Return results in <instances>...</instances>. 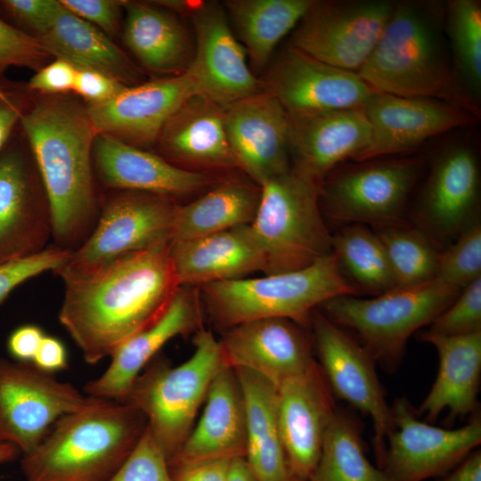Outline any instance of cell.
Returning a JSON list of instances; mask_svg holds the SVG:
<instances>
[{
  "label": "cell",
  "mask_w": 481,
  "mask_h": 481,
  "mask_svg": "<svg viewBox=\"0 0 481 481\" xmlns=\"http://www.w3.org/2000/svg\"><path fill=\"white\" fill-rule=\"evenodd\" d=\"M439 356L436 379L419 409L418 416L433 423L445 410L448 420L464 418L477 411L481 376V332L461 336L421 335Z\"/></svg>",
  "instance_id": "obj_28"
},
{
  "label": "cell",
  "mask_w": 481,
  "mask_h": 481,
  "mask_svg": "<svg viewBox=\"0 0 481 481\" xmlns=\"http://www.w3.org/2000/svg\"><path fill=\"white\" fill-rule=\"evenodd\" d=\"M52 232L47 199L39 195L17 144L0 153V263L44 249Z\"/></svg>",
  "instance_id": "obj_23"
},
{
  "label": "cell",
  "mask_w": 481,
  "mask_h": 481,
  "mask_svg": "<svg viewBox=\"0 0 481 481\" xmlns=\"http://www.w3.org/2000/svg\"><path fill=\"white\" fill-rule=\"evenodd\" d=\"M166 242L64 281L59 320L89 364L155 322L181 287Z\"/></svg>",
  "instance_id": "obj_1"
},
{
  "label": "cell",
  "mask_w": 481,
  "mask_h": 481,
  "mask_svg": "<svg viewBox=\"0 0 481 481\" xmlns=\"http://www.w3.org/2000/svg\"><path fill=\"white\" fill-rule=\"evenodd\" d=\"M277 387V420L289 466L308 481L336 413L333 394L319 364Z\"/></svg>",
  "instance_id": "obj_19"
},
{
  "label": "cell",
  "mask_w": 481,
  "mask_h": 481,
  "mask_svg": "<svg viewBox=\"0 0 481 481\" xmlns=\"http://www.w3.org/2000/svg\"><path fill=\"white\" fill-rule=\"evenodd\" d=\"M227 481H256L245 458L231 461Z\"/></svg>",
  "instance_id": "obj_54"
},
{
  "label": "cell",
  "mask_w": 481,
  "mask_h": 481,
  "mask_svg": "<svg viewBox=\"0 0 481 481\" xmlns=\"http://www.w3.org/2000/svg\"><path fill=\"white\" fill-rule=\"evenodd\" d=\"M200 325L198 295L191 287L181 286L155 322L133 335L114 351L106 371L85 385V393L121 403L137 376L166 343L175 337L197 331Z\"/></svg>",
  "instance_id": "obj_24"
},
{
  "label": "cell",
  "mask_w": 481,
  "mask_h": 481,
  "mask_svg": "<svg viewBox=\"0 0 481 481\" xmlns=\"http://www.w3.org/2000/svg\"><path fill=\"white\" fill-rule=\"evenodd\" d=\"M439 481H481V452H472Z\"/></svg>",
  "instance_id": "obj_53"
},
{
  "label": "cell",
  "mask_w": 481,
  "mask_h": 481,
  "mask_svg": "<svg viewBox=\"0 0 481 481\" xmlns=\"http://www.w3.org/2000/svg\"><path fill=\"white\" fill-rule=\"evenodd\" d=\"M443 11L436 3L395 4L374 50L356 73L375 92L437 99L478 117L477 105L450 68Z\"/></svg>",
  "instance_id": "obj_3"
},
{
  "label": "cell",
  "mask_w": 481,
  "mask_h": 481,
  "mask_svg": "<svg viewBox=\"0 0 481 481\" xmlns=\"http://www.w3.org/2000/svg\"><path fill=\"white\" fill-rule=\"evenodd\" d=\"M70 253V250L57 246L0 263V302L28 279L45 271L61 268L68 261Z\"/></svg>",
  "instance_id": "obj_43"
},
{
  "label": "cell",
  "mask_w": 481,
  "mask_h": 481,
  "mask_svg": "<svg viewBox=\"0 0 481 481\" xmlns=\"http://www.w3.org/2000/svg\"><path fill=\"white\" fill-rule=\"evenodd\" d=\"M321 184L292 167L262 186L252 232L265 257V274L303 269L332 253L320 210Z\"/></svg>",
  "instance_id": "obj_7"
},
{
  "label": "cell",
  "mask_w": 481,
  "mask_h": 481,
  "mask_svg": "<svg viewBox=\"0 0 481 481\" xmlns=\"http://www.w3.org/2000/svg\"><path fill=\"white\" fill-rule=\"evenodd\" d=\"M313 0H230L223 6L256 69L265 67L278 43L308 11Z\"/></svg>",
  "instance_id": "obj_35"
},
{
  "label": "cell",
  "mask_w": 481,
  "mask_h": 481,
  "mask_svg": "<svg viewBox=\"0 0 481 481\" xmlns=\"http://www.w3.org/2000/svg\"><path fill=\"white\" fill-rule=\"evenodd\" d=\"M170 257L183 287L238 280L265 270L264 252L250 224L171 242Z\"/></svg>",
  "instance_id": "obj_27"
},
{
  "label": "cell",
  "mask_w": 481,
  "mask_h": 481,
  "mask_svg": "<svg viewBox=\"0 0 481 481\" xmlns=\"http://www.w3.org/2000/svg\"><path fill=\"white\" fill-rule=\"evenodd\" d=\"M420 163L413 158L361 161L325 178L320 200L336 220L397 225Z\"/></svg>",
  "instance_id": "obj_13"
},
{
  "label": "cell",
  "mask_w": 481,
  "mask_h": 481,
  "mask_svg": "<svg viewBox=\"0 0 481 481\" xmlns=\"http://www.w3.org/2000/svg\"><path fill=\"white\" fill-rule=\"evenodd\" d=\"M371 126L368 148L356 161L406 152L444 132L470 125L474 113L432 98L374 92L363 108Z\"/></svg>",
  "instance_id": "obj_18"
},
{
  "label": "cell",
  "mask_w": 481,
  "mask_h": 481,
  "mask_svg": "<svg viewBox=\"0 0 481 481\" xmlns=\"http://www.w3.org/2000/svg\"><path fill=\"white\" fill-rule=\"evenodd\" d=\"M200 289L211 319L223 330L264 318L307 324L314 309L329 299L357 295L333 252L303 269L212 282Z\"/></svg>",
  "instance_id": "obj_5"
},
{
  "label": "cell",
  "mask_w": 481,
  "mask_h": 481,
  "mask_svg": "<svg viewBox=\"0 0 481 481\" xmlns=\"http://www.w3.org/2000/svg\"><path fill=\"white\" fill-rule=\"evenodd\" d=\"M430 324L428 332L440 336L481 332V277L464 288Z\"/></svg>",
  "instance_id": "obj_41"
},
{
  "label": "cell",
  "mask_w": 481,
  "mask_h": 481,
  "mask_svg": "<svg viewBox=\"0 0 481 481\" xmlns=\"http://www.w3.org/2000/svg\"><path fill=\"white\" fill-rule=\"evenodd\" d=\"M377 235L385 249L395 287L414 286L436 277L439 254L420 232L388 225Z\"/></svg>",
  "instance_id": "obj_39"
},
{
  "label": "cell",
  "mask_w": 481,
  "mask_h": 481,
  "mask_svg": "<svg viewBox=\"0 0 481 481\" xmlns=\"http://www.w3.org/2000/svg\"><path fill=\"white\" fill-rule=\"evenodd\" d=\"M56 0H3L0 9L18 26L39 37L51 28L60 9Z\"/></svg>",
  "instance_id": "obj_45"
},
{
  "label": "cell",
  "mask_w": 481,
  "mask_h": 481,
  "mask_svg": "<svg viewBox=\"0 0 481 481\" xmlns=\"http://www.w3.org/2000/svg\"><path fill=\"white\" fill-rule=\"evenodd\" d=\"M394 6L386 0L314 1L294 29L290 45L357 72L374 50Z\"/></svg>",
  "instance_id": "obj_10"
},
{
  "label": "cell",
  "mask_w": 481,
  "mask_h": 481,
  "mask_svg": "<svg viewBox=\"0 0 481 481\" xmlns=\"http://www.w3.org/2000/svg\"><path fill=\"white\" fill-rule=\"evenodd\" d=\"M108 481H173L167 457L147 427L129 456Z\"/></svg>",
  "instance_id": "obj_42"
},
{
  "label": "cell",
  "mask_w": 481,
  "mask_h": 481,
  "mask_svg": "<svg viewBox=\"0 0 481 481\" xmlns=\"http://www.w3.org/2000/svg\"><path fill=\"white\" fill-rule=\"evenodd\" d=\"M72 13L95 26L107 35H114L119 24L125 1L61 0Z\"/></svg>",
  "instance_id": "obj_46"
},
{
  "label": "cell",
  "mask_w": 481,
  "mask_h": 481,
  "mask_svg": "<svg viewBox=\"0 0 481 481\" xmlns=\"http://www.w3.org/2000/svg\"><path fill=\"white\" fill-rule=\"evenodd\" d=\"M26 109L22 96L0 83V153L16 126L20 123Z\"/></svg>",
  "instance_id": "obj_49"
},
{
  "label": "cell",
  "mask_w": 481,
  "mask_h": 481,
  "mask_svg": "<svg viewBox=\"0 0 481 481\" xmlns=\"http://www.w3.org/2000/svg\"><path fill=\"white\" fill-rule=\"evenodd\" d=\"M204 403L199 421L167 461L169 467L245 458L246 408L234 369L224 367L218 372Z\"/></svg>",
  "instance_id": "obj_25"
},
{
  "label": "cell",
  "mask_w": 481,
  "mask_h": 481,
  "mask_svg": "<svg viewBox=\"0 0 481 481\" xmlns=\"http://www.w3.org/2000/svg\"><path fill=\"white\" fill-rule=\"evenodd\" d=\"M197 94L183 73L127 86L113 99L100 104H86L89 119L96 134L107 135L134 146L150 144L171 116L192 96Z\"/></svg>",
  "instance_id": "obj_21"
},
{
  "label": "cell",
  "mask_w": 481,
  "mask_h": 481,
  "mask_svg": "<svg viewBox=\"0 0 481 481\" xmlns=\"http://www.w3.org/2000/svg\"><path fill=\"white\" fill-rule=\"evenodd\" d=\"M263 85L289 116L363 110L375 92L356 72L320 61L291 45L273 61Z\"/></svg>",
  "instance_id": "obj_16"
},
{
  "label": "cell",
  "mask_w": 481,
  "mask_h": 481,
  "mask_svg": "<svg viewBox=\"0 0 481 481\" xmlns=\"http://www.w3.org/2000/svg\"><path fill=\"white\" fill-rule=\"evenodd\" d=\"M93 158L99 177L113 189L172 198L199 192L211 184V178L204 173L179 167L107 135H96Z\"/></svg>",
  "instance_id": "obj_26"
},
{
  "label": "cell",
  "mask_w": 481,
  "mask_h": 481,
  "mask_svg": "<svg viewBox=\"0 0 481 481\" xmlns=\"http://www.w3.org/2000/svg\"><path fill=\"white\" fill-rule=\"evenodd\" d=\"M178 208L172 198L147 192L123 191L109 198L89 236L56 273L66 281L128 253L171 242Z\"/></svg>",
  "instance_id": "obj_9"
},
{
  "label": "cell",
  "mask_w": 481,
  "mask_h": 481,
  "mask_svg": "<svg viewBox=\"0 0 481 481\" xmlns=\"http://www.w3.org/2000/svg\"><path fill=\"white\" fill-rule=\"evenodd\" d=\"M196 47L184 72L197 94L223 109L264 90L249 69L246 51L234 36L223 4H196L190 12Z\"/></svg>",
  "instance_id": "obj_15"
},
{
  "label": "cell",
  "mask_w": 481,
  "mask_h": 481,
  "mask_svg": "<svg viewBox=\"0 0 481 481\" xmlns=\"http://www.w3.org/2000/svg\"><path fill=\"white\" fill-rule=\"evenodd\" d=\"M246 408L245 460L256 481H300L293 474L277 420V387L260 375L234 369Z\"/></svg>",
  "instance_id": "obj_31"
},
{
  "label": "cell",
  "mask_w": 481,
  "mask_h": 481,
  "mask_svg": "<svg viewBox=\"0 0 481 481\" xmlns=\"http://www.w3.org/2000/svg\"><path fill=\"white\" fill-rule=\"evenodd\" d=\"M261 189L240 180H226L204 195L179 206L171 242L192 240L250 224L257 214Z\"/></svg>",
  "instance_id": "obj_34"
},
{
  "label": "cell",
  "mask_w": 481,
  "mask_h": 481,
  "mask_svg": "<svg viewBox=\"0 0 481 481\" xmlns=\"http://www.w3.org/2000/svg\"><path fill=\"white\" fill-rule=\"evenodd\" d=\"M332 252L360 285L374 293H384L395 283L385 249L377 233L354 224L332 237Z\"/></svg>",
  "instance_id": "obj_37"
},
{
  "label": "cell",
  "mask_w": 481,
  "mask_h": 481,
  "mask_svg": "<svg viewBox=\"0 0 481 481\" xmlns=\"http://www.w3.org/2000/svg\"><path fill=\"white\" fill-rule=\"evenodd\" d=\"M48 201L58 247L74 250L93 231L98 216L91 159L96 132L86 105L72 97L46 95L21 117Z\"/></svg>",
  "instance_id": "obj_2"
},
{
  "label": "cell",
  "mask_w": 481,
  "mask_h": 481,
  "mask_svg": "<svg viewBox=\"0 0 481 481\" xmlns=\"http://www.w3.org/2000/svg\"><path fill=\"white\" fill-rule=\"evenodd\" d=\"M292 169L321 184L342 161L356 160L371 143L361 109H337L289 116Z\"/></svg>",
  "instance_id": "obj_22"
},
{
  "label": "cell",
  "mask_w": 481,
  "mask_h": 481,
  "mask_svg": "<svg viewBox=\"0 0 481 481\" xmlns=\"http://www.w3.org/2000/svg\"><path fill=\"white\" fill-rule=\"evenodd\" d=\"M394 427L386 441L380 469L391 481H424L441 477L461 463L481 443V417L456 429L421 421L410 402L391 406Z\"/></svg>",
  "instance_id": "obj_12"
},
{
  "label": "cell",
  "mask_w": 481,
  "mask_h": 481,
  "mask_svg": "<svg viewBox=\"0 0 481 481\" xmlns=\"http://www.w3.org/2000/svg\"><path fill=\"white\" fill-rule=\"evenodd\" d=\"M20 453L19 449L13 444L0 442V464L14 461Z\"/></svg>",
  "instance_id": "obj_55"
},
{
  "label": "cell",
  "mask_w": 481,
  "mask_h": 481,
  "mask_svg": "<svg viewBox=\"0 0 481 481\" xmlns=\"http://www.w3.org/2000/svg\"><path fill=\"white\" fill-rule=\"evenodd\" d=\"M308 481H391L365 455L360 428L345 412L336 411L323 439L318 463Z\"/></svg>",
  "instance_id": "obj_36"
},
{
  "label": "cell",
  "mask_w": 481,
  "mask_h": 481,
  "mask_svg": "<svg viewBox=\"0 0 481 481\" xmlns=\"http://www.w3.org/2000/svg\"><path fill=\"white\" fill-rule=\"evenodd\" d=\"M224 109L195 94L167 121L159 142L170 158L189 166L235 167L224 120Z\"/></svg>",
  "instance_id": "obj_30"
},
{
  "label": "cell",
  "mask_w": 481,
  "mask_h": 481,
  "mask_svg": "<svg viewBox=\"0 0 481 481\" xmlns=\"http://www.w3.org/2000/svg\"><path fill=\"white\" fill-rule=\"evenodd\" d=\"M479 173L476 154L463 143L446 146L436 157L422 195V210L442 235L462 231L478 199Z\"/></svg>",
  "instance_id": "obj_29"
},
{
  "label": "cell",
  "mask_w": 481,
  "mask_h": 481,
  "mask_svg": "<svg viewBox=\"0 0 481 481\" xmlns=\"http://www.w3.org/2000/svg\"><path fill=\"white\" fill-rule=\"evenodd\" d=\"M146 427L145 417L134 407L88 395L85 405L57 420L22 455L25 481H108Z\"/></svg>",
  "instance_id": "obj_4"
},
{
  "label": "cell",
  "mask_w": 481,
  "mask_h": 481,
  "mask_svg": "<svg viewBox=\"0 0 481 481\" xmlns=\"http://www.w3.org/2000/svg\"><path fill=\"white\" fill-rule=\"evenodd\" d=\"M193 346L192 356L175 367L153 358L121 402L143 414L147 428L167 461L193 428L212 381L227 367L219 339L210 330L200 328Z\"/></svg>",
  "instance_id": "obj_6"
},
{
  "label": "cell",
  "mask_w": 481,
  "mask_h": 481,
  "mask_svg": "<svg viewBox=\"0 0 481 481\" xmlns=\"http://www.w3.org/2000/svg\"><path fill=\"white\" fill-rule=\"evenodd\" d=\"M124 42L148 69L181 74L190 64V46L181 24L168 12L148 4L124 3Z\"/></svg>",
  "instance_id": "obj_33"
},
{
  "label": "cell",
  "mask_w": 481,
  "mask_h": 481,
  "mask_svg": "<svg viewBox=\"0 0 481 481\" xmlns=\"http://www.w3.org/2000/svg\"><path fill=\"white\" fill-rule=\"evenodd\" d=\"M224 120L236 167L255 184L290 169V118L271 94L263 90L231 104Z\"/></svg>",
  "instance_id": "obj_17"
},
{
  "label": "cell",
  "mask_w": 481,
  "mask_h": 481,
  "mask_svg": "<svg viewBox=\"0 0 481 481\" xmlns=\"http://www.w3.org/2000/svg\"><path fill=\"white\" fill-rule=\"evenodd\" d=\"M87 398L33 363L0 357V442L26 454L57 420L81 408Z\"/></svg>",
  "instance_id": "obj_11"
},
{
  "label": "cell",
  "mask_w": 481,
  "mask_h": 481,
  "mask_svg": "<svg viewBox=\"0 0 481 481\" xmlns=\"http://www.w3.org/2000/svg\"><path fill=\"white\" fill-rule=\"evenodd\" d=\"M127 86L102 72L77 69L74 91L87 102V104L106 102L122 91Z\"/></svg>",
  "instance_id": "obj_48"
},
{
  "label": "cell",
  "mask_w": 481,
  "mask_h": 481,
  "mask_svg": "<svg viewBox=\"0 0 481 481\" xmlns=\"http://www.w3.org/2000/svg\"><path fill=\"white\" fill-rule=\"evenodd\" d=\"M33 363L39 369L52 373L66 370L68 359L64 345L54 337L45 336Z\"/></svg>",
  "instance_id": "obj_52"
},
{
  "label": "cell",
  "mask_w": 481,
  "mask_h": 481,
  "mask_svg": "<svg viewBox=\"0 0 481 481\" xmlns=\"http://www.w3.org/2000/svg\"><path fill=\"white\" fill-rule=\"evenodd\" d=\"M447 32L458 76L476 97L481 90V6L475 0L447 4Z\"/></svg>",
  "instance_id": "obj_38"
},
{
  "label": "cell",
  "mask_w": 481,
  "mask_h": 481,
  "mask_svg": "<svg viewBox=\"0 0 481 481\" xmlns=\"http://www.w3.org/2000/svg\"><path fill=\"white\" fill-rule=\"evenodd\" d=\"M310 322L319 366L332 394L372 420L374 451L380 468L394 421L376 371L377 363L363 345L323 313L313 312Z\"/></svg>",
  "instance_id": "obj_14"
},
{
  "label": "cell",
  "mask_w": 481,
  "mask_h": 481,
  "mask_svg": "<svg viewBox=\"0 0 481 481\" xmlns=\"http://www.w3.org/2000/svg\"><path fill=\"white\" fill-rule=\"evenodd\" d=\"M219 342L227 367L253 371L275 387L317 363L305 333L286 318L237 324L224 330Z\"/></svg>",
  "instance_id": "obj_20"
},
{
  "label": "cell",
  "mask_w": 481,
  "mask_h": 481,
  "mask_svg": "<svg viewBox=\"0 0 481 481\" xmlns=\"http://www.w3.org/2000/svg\"><path fill=\"white\" fill-rule=\"evenodd\" d=\"M481 277V225L469 224L457 241L439 254L436 279L463 289Z\"/></svg>",
  "instance_id": "obj_40"
},
{
  "label": "cell",
  "mask_w": 481,
  "mask_h": 481,
  "mask_svg": "<svg viewBox=\"0 0 481 481\" xmlns=\"http://www.w3.org/2000/svg\"><path fill=\"white\" fill-rule=\"evenodd\" d=\"M0 481H2V480H0Z\"/></svg>",
  "instance_id": "obj_56"
},
{
  "label": "cell",
  "mask_w": 481,
  "mask_h": 481,
  "mask_svg": "<svg viewBox=\"0 0 481 481\" xmlns=\"http://www.w3.org/2000/svg\"><path fill=\"white\" fill-rule=\"evenodd\" d=\"M49 56L37 37L0 19V72L12 66L38 69Z\"/></svg>",
  "instance_id": "obj_44"
},
{
  "label": "cell",
  "mask_w": 481,
  "mask_h": 481,
  "mask_svg": "<svg viewBox=\"0 0 481 481\" xmlns=\"http://www.w3.org/2000/svg\"><path fill=\"white\" fill-rule=\"evenodd\" d=\"M77 71L70 62L55 58L37 69L29 82V88L46 95L65 94L74 91Z\"/></svg>",
  "instance_id": "obj_47"
},
{
  "label": "cell",
  "mask_w": 481,
  "mask_h": 481,
  "mask_svg": "<svg viewBox=\"0 0 481 481\" xmlns=\"http://www.w3.org/2000/svg\"><path fill=\"white\" fill-rule=\"evenodd\" d=\"M231 461H209L169 467L173 481H227Z\"/></svg>",
  "instance_id": "obj_50"
},
{
  "label": "cell",
  "mask_w": 481,
  "mask_h": 481,
  "mask_svg": "<svg viewBox=\"0 0 481 481\" xmlns=\"http://www.w3.org/2000/svg\"><path fill=\"white\" fill-rule=\"evenodd\" d=\"M461 292L434 278L395 287L373 298L338 296L320 306L330 321L355 330L376 363L392 372L399 366L412 334L431 323Z\"/></svg>",
  "instance_id": "obj_8"
},
{
  "label": "cell",
  "mask_w": 481,
  "mask_h": 481,
  "mask_svg": "<svg viewBox=\"0 0 481 481\" xmlns=\"http://www.w3.org/2000/svg\"><path fill=\"white\" fill-rule=\"evenodd\" d=\"M37 38L50 56L77 69L102 72L127 86L139 77L137 68L105 33L62 4L51 28Z\"/></svg>",
  "instance_id": "obj_32"
},
{
  "label": "cell",
  "mask_w": 481,
  "mask_h": 481,
  "mask_svg": "<svg viewBox=\"0 0 481 481\" xmlns=\"http://www.w3.org/2000/svg\"><path fill=\"white\" fill-rule=\"evenodd\" d=\"M45 336L40 327L23 325L11 334L8 339L9 352L20 362L33 363Z\"/></svg>",
  "instance_id": "obj_51"
}]
</instances>
